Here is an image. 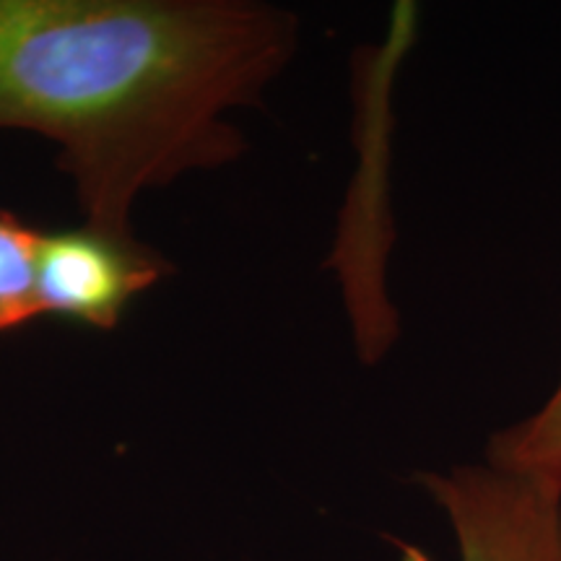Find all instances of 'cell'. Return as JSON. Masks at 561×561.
Masks as SVG:
<instances>
[{
  "label": "cell",
  "instance_id": "cell-4",
  "mask_svg": "<svg viewBox=\"0 0 561 561\" xmlns=\"http://www.w3.org/2000/svg\"><path fill=\"white\" fill-rule=\"evenodd\" d=\"M486 462L561 491V375L538 411L491 434Z\"/></svg>",
  "mask_w": 561,
  "mask_h": 561
},
{
  "label": "cell",
  "instance_id": "cell-2",
  "mask_svg": "<svg viewBox=\"0 0 561 561\" xmlns=\"http://www.w3.org/2000/svg\"><path fill=\"white\" fill-rule=\"evenodd\" d=\"M453 525L460 561H561V491L481 466L413 476Z\"/></svg>",
  "mask_w": 561,
  "mask_h": 561
},
{
  "label": "cell",
  "instance_id": "cell-5",
  "mask_svg": "<svg viewBox=\"0 0 561 561\" xmlns=\"http://www.w3.org/2000/svg\"><path fill=\"white\" fill-rule=\"evenodd\" d=\"M42 231L13 210H0V335L42 320L37 307Z\"/></svg>",
  "mask_w": 561,
  "mask_h": 561
},
{
  "label": "cell",
  "instance_id": "cell-1",
  "mask_svg": "<svg viewBox=\"0 0 561 561\" xmlns=\"http://www.w3.org/2000/svg\"><path fill=\"white\" fill-rule=\"evenodd\" d=\"M297 39L291 11L252 0H0V130L53 140L83 224L136 237L140 193L242 157L227 115Z\"/></svg>",
  "mask_w": 561,
  "mask_h": 561
},
{
  "label": "cell",
  "instance_id": "cell-3",
  "mask_svg": "<svg viewBox=\"0 0 561 561\" xmlns=\"http://www.w3.org/2000/svg\"><path fill=\"white\" fill-rule=\"evenodd\" d=\"M172 263L136 237L79 229L42 231L37 250V307L96 331H115L133 299L159 284Z\"/></svg>",
  "mask_w": 561,
  "mask_h": 561
}]
</instances>
